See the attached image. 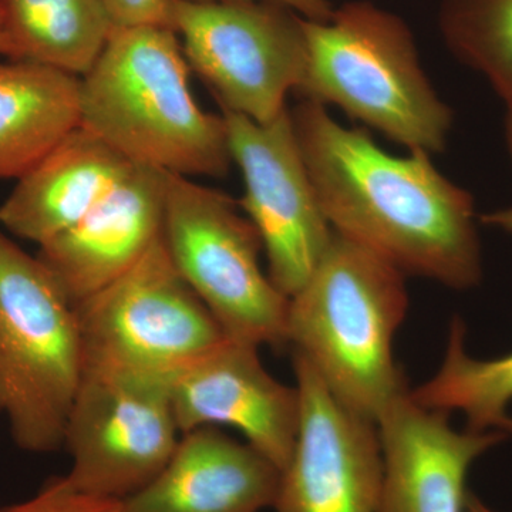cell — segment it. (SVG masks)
Segmentation results:
<instances>
[{"instance_id":"obj_1","label":"cell","mask_w":512,"mask_h":512,"mask_svg":"<svg viewBox=\"0 0 512 512\" xmlns=\"http://www.w3.org/2000/svg\"><path fill=\"white\" fill-rule=\"evenodd\" d=\"M303 160L333 231L404 275L466 291L483 278L470 192L424 151L393 156L362 128L342 126L323 104L291 111Z\"/></svg>"},{"instance_id":"obj_2","label":"cell","mask_w":512,"mask_h":512,"mask_svg":"<svg viewBox=\"0 0 512 512\" xmlns=\"http://www.w3.org/2000/svg\"><path fill=\"white\" fill-rule=\"evenodd\" d=\"M177 33L113 29L80 77L82 126L127 161L180 177H224L231 168L224 117L201 109Z\"/></svg>"},{"instance_id":"obj_3","label":"cell","mask_w":512,"mask_h":512,"mask_svg":"<svg viewBox=\"0 0 512 512\" xmlns=\"http://www.w3.org/2000/svg\"><path fill=\"white\" fill-rule=\"evenodd\" d=\"M407 308L403 272L333 231L311 278L289 298L286 343L340 402L377 423L410 392L393 357Z\"/></svg>"},{"instance_id":"obj_4","label":"cell","mask_w":512,"mask_h":512,"mask_svg":"<svg viewBox=\"0 0 512 512\" xmlns=\"http://www.w3.org/2000/svg\"><path fill=\"white\" fill-rule=\"evenodd\" d=\"M308 62L302 100L339 107L410 151L443 153L453 111L421 67L402 19L367 2L303 19Z\"/></svg>"},{"instance_id":"obj_5","label":"cell","mask_w":512,"mask_h":512,"mask_svg":"<svg viewBox=\"0 0 512 512\" xmlns=\"http://www.w3.org/2000/svg\"><path fill=\"white\" fill-rule=\"evenodd\" d=\"M84 366L76 308L42 261L0 231V414L16 446L63 447Z\"/></svg>"},{"instance_id":"obj_6","label":"cell","mask_w":512,"mask_h":512,"mask_svg":"<svg viewBox=\"0 0 512 512\" xmlns=\"http://www.w3.org/2000/svg\"><path fill=\"white\" fill-rule=\"evenodd\" d=\"M163 241L227 339L258 348L288 345L289 298L262 271L261 237L238 201L194 178L168 175Z\"/></svg>"},{"instance_id":"obj_7","label":"cell","mask_w":512,"mask_h":512,"mask_svg":"<svg viewBox=\"0 0 512 512\" xmlns=\"http://www.w3.org/2000/svg\"><path fill=\"white\" fill-rule=\"evenodd\" d=\"M93 369L170 380L227 340L178 274L163 234L126 274L74 306Z\"/></svg>"},{"instance_id":"obj_8","label":"cell","mask_w":512,"mask_h":512,"mask_svg":"<svg viewBox=\"0 0 512 512\" xmlns=\"http://www.w3.org/2000/svg\"><path fill=\"white\" fill-rule=\"evenodd\" d=\"M170 26L221 110L268 123L288 109L308 62L298 13L266 0H174Z\"/></svg>"},{"instance_id":"obj_9","label":"cell","mask_w":512,"mask_h":512,"mask_svg":"<svg viewBox=\"0 0 512 512\" xmlns=\"http://www.w3.org/2000/svg\"><path fill=\"white\" fill-rule=\"evenodd\" d=\"M180 439L170 380L84 367L64 429L66 477L83 493L123 501L163 471Z\"/></svg>"},{"instance_id":"obj_10","label":"cell","mask_w":512,"mask_h":512,"mask_svg":"<svg viewBox=\"0 0 512 512\" xmlns=\"http://www.w3.org/2000/svg\"><path fill=\"white\" fill-rule=\"evenodd\" d=\"M232 163L244 178L238 201L255 225L272 284L292 298L301 291L333 237L303 160L291 110L258 123L222 110Z\"/></svg>"},{"instance_id":"obj_11","label":"cell","mask_w":512,"mask_h":512,"mask_svg":"<svg viewBox=\"0 0 512 512\" xmlns=\"http://www.w3.org/2000/svg\"><path fill=\"white\" fill-rule=\"evenodd\" d=\"M298 437L282 471L276 512H377L383 457L375 421L353 412L298 353Z\"/></svg>"},{"instance_id":"obj_12","label":"cell","mask_w":512,"mask_h":512,"mask_svg":"<svg viewBox=\"0 0 512 512\" xmlns=\"http://www.w3.org/2000/svg\"><path fill=\"white\" fill-rule=\"evenodd\" d=\"M258 346L225 340L170 382L181 436L208 426H229L279 470L291 461L299 430L298 387L276 380Z\"/></svg>"},{"instance_id":"obj_13","label":"cell","mask_w":512,"mask_h":512,"mask_svg":"<svg viewBox=\"0 0 512 512\" xmlns=\"http://www.w3.org/2000/svg\"><path fill=\"white\" fill-rule=\"evenodd\" d=\"M383 480L377 512H466L468 471L507 440L503 431H458L450 413L421 406L412 390L377 420Z\"/></svg>"},{"instance_id":"obj_14","label":"cell","mask_w":512,"mask_h":512,"mask_svg":"<svg viewBox=\"0 0 512 512\" xmlns=\"http://www.w3.org/2000/svg\"><path fill=\"white\" fill-rule=\"evenodd\" d=\"M168 175L134 164L82 220L39 245L37 258L73 306L126 274L161 237Z\"/></svg>"},{"instance_id":"obj_15","label":"cell","mask_w":512,"mask_h":512,"mask_svg":"<svg viewBox=\"0 0 512 512\" xmlns=\"http://www.w3.org/2000/svg\"><path fill=\"white\" fill-rule=\"evenodd\" d=\"M281 476L247 441L200 427L181 436L167 466L121 501V512H261L275 507Z\"/></svg>"},{"instance_id":"obj_16","label":"cell","mask_w":512,"mask_h":512,"mask_svg":"<svg viewBox=\"0 0 512 512\" xmlns=\"http://www.w3.org/2000/svg\"><path fill=\"white\" fill-rule=\"evenodd\" d=\"M133 165L80 124L19 178L0 205V225L15 237L45 244L82 220Z\"/></svg>"},{"instance_id":"obj_17","label":"cell","mask_w":512,"mask_h":512,"mask_svg":"<svg viewBox=\"0 0 512 512\" xmlns=\"http://www.w3.org/2000/svg\"><path fill=\"white\" fill-rule=\"evenodd\" d=\"M80 124V77L28 60L0 63V180L22 178Z\"/></svg>"},{"instance_id":"obj_18","label":"cell","mask_w":512,"mask_h":512,"mask_svg":"<svg viewBox=\"0 0 512 512\" xmlns=\"http://www.w3.org/2000/svg\"><path fill=\"white\" fill-rule=\"evenodd\" d=\"M12 60L82 77L113 32L100 0H0Z\"/></svg>"},{"instance_id":"obj_19","label":"cell","mask_w":512,"mask_h":512,"mask_svg":"<svg viewBox=\"0 0 512 512\" xmlns=\"http://www.w3.org/2000/svg\"><path fill=\"white\" fill-rule=\"evenodd\" d=\"M466 325L454 318L439 372L412 390L421 406L460 412L467 429L503 431L512 436V352L495 359H476L466 350Z\"/></svg>"},{"instance_id":"obj_20","label":"cell","mask_w":512,"mask_h":512,"mask_svg":"<svg viewBox=\"0 0 512 512\" xmlns=\"http://www.w3.org/2000/svg\"><path fill=\"white\" fill-rule=\"evenodd\" d=\"M441 25L458 59L512 106V0H444Z\"/></svg>"},{"instance_id":"obj_21","label":"cell","mask_w":512,"mask_h":512,"mask_svg":"<svg viewBox=\"0 0 512 512\" xmlns=\"http://www.w3.org/2000/svg\"><path fill=\"white\" fill-rule=\"evenodd\" d=\"M0 512H121V501L83 493L63 476L49 478L32 497L3 505Z\"/></svg>"},{"instance_id":"obj_22","label":"cell","mask_w":512,"mask_h":512,"mask_svg":"<svg viewBox=\"0 0 512 512\" xmlns=\"http://www.w3.org/2000/svg\"><path fill=\"white\" fill-rule=\"evenodd\" d=\"M114 29L163 26L171 28L174 0H100Z\"/></svg>"},{"instance_id":"obj_23","label":"cell","mask_w":512,"mask_h":512,"mask_svg":"<svg viewBox=\"0 0 512 512\" xmlns=\"http://www.w3.org/2000/svg\"><path fill=\"white\" fill-rule=\"evenodd\" d=\"M266 2L284 6L308 20L328 19L335 10L329 0H266Z\"/></svg>"},{"instance_id":"obj_24","label":"cell","mask_w":512,"mask_h":512,"mask_svg":"<svg viewBox=\"0 0 512 512\" xmlns=\"http://www.w3.org/2000/svg\"><path fill=\"white\" fill-rule=\"evenodd\" d=\"M480 222L487 227L501 229V231L512 234V205L481 215Z\"/></svg>"},{"instance_id":"obj_25","label":"cell","mask_w":512,"mask_h":512,"mask_svg":"<svg viewBox=\"0 0 512 512\" xmlns=\"http://www.w3.org/2000/svg\"><path fill=\"white\" fill-rule=\"evenodd\" d=\"M466 512H495V511L491 510L490 507H487V505H485L483 503V501H481L480 498L477 497V495L470 493V495H468Z\"/></svg>"},{"instance_id":"obj_26","label":"cell","mask_w":512,"mask_h":512,"mask_svg":"<svg viewBox=\"0 0 512 512\" xmlns=\"http://www.w3.org/2000/svg\"><path fill=\"white\" fill-rule=\"evenodd\" d=\"M0 55H12L8 33H6L5 22H3L2 13H0Z\"/></svg>"},{"instance_id":"obj_27","label":"cell","mask_w":512,"mask_h":512,"mask_svg":"<svg viewBox=\"0 0 512 512\" xmlns=\"http://www.w3.org/2000/svg\"><path fill=\"white\" fill-rule=\"evenodd\" d=\"M505 140L512 160V106L507 107V119H505Z\"/></svg>"}]
</instances>
